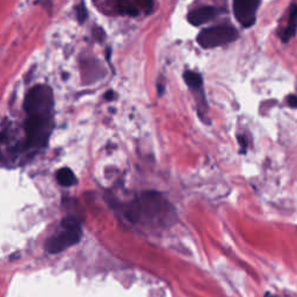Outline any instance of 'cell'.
<instances>
[{"mask_svg": "<svg viewBox=\"0 0 297 297\" xmlns=\"http://www.w3.org/2000/svg\"><path fill=\"white\" fill-rule=\"evenodd\" d=\"M25 110L28 116L52 118L54 94L47 85H36L29 89L25 100Z\"/></svg>", "mask_w": 297, "mask_h": 297, "instance_id": "obj_1", "label": "cell"}, {"mask_svg": "<svg viewBox=\"0 0 297 297\" xmlns=\"http://www.w3.org/2000/svg\"><path fill=\"white\" fill-rule=\"evenodd\" d=\"M236 29L230 25H219L204 29L197 36V42L206 49L225 46L237 40Z\"/></svg>", "mask_w": 297, "mask_h": 297, "instance_id": "obj_2", "label": "cell"}, {"mask_svg": "<svg viewBox=\"0 0 297 297\" xmlns=\"http://www.w3.org/2000/svg\"><path fill=\"white\" fill-rule=\"evenodd\" d=\"M52 128V118L28 116L26 121L27 145L31 148H40L47 144Z\"/></svg>", "mask_w": 297, "mask_h": 297, "instance_id": "obj_3", "label": "cell"}, {"mask_svg": "<svg viewBox=\"0 0 297 297\" xmlns=\"http://www.w3.org/2000/svg\"><path fill=\"white\" fill-rule=\"evenodd\" d=\"M82 235L81 229L72 230V229H63V231L58 232L57 235L50 237L46 243V249L49 253L55 254L59 253L67 247L76 245L80 240Z\"/></svg>", "mask_w": 297, "mask_h": 297, "instance_id": "obj_4", "label": "cell"}, {"mask_svg": "<svg viewBox=\"0 0 297 297\" xmlns=\"http://www.w3.org/2000/svg\"><path fill=\"white\" fill-rule=\"evenodd\" d=\"M260 0H234V12L243 27L249 28L255 24Z\"/></svg>", "mask_w": 297, "mask_h": 297, "instance_id": "obj_5", "label": "cell"}, {"mask_svg": "<svg viewBox=\"0 0 297 297\" xmlns=\"http://www.w3.org/2000/svg\"><path fill=\"white\" fill-rule=\"evenodd\" d=\"M217 16V9L212 6H204L194 10L188 14V21L194 26H201Z\"/></svg>", "mask_w": 297, "mask_h": 297, "instance_id": "obj_6", "label": "cell"}, {"mask_svg": "<svg viewBox=\"0 0 297 297\" xmlns=\"http://www.w3.org/2000/svg\"><path fill=\"white\" fill-rule=\"evenodd\" d=\"M297 32V5H294L291 7L290 13H289V19L287 27H285L283 34H282V41L283 42H288L289 40H291L295 36Z\"/></svg>", "mask_w": 297, "mask_h": 297, "instance_id": "obj_7", "label": "cell"}, {"mask_svg": "<svg viewBox=\"0 0 297 297\" xmlns=\"http://www.w3.org/2000/svg\"><path fill=\"white\" fill-rule=\"evenodd\" d=\"M183 79H185L188 87L193 89L194 92H196L197 94L204 93V91H202V88H204V79H202L201 74L194 72V71H186L185 74H183Z\"/></svg>", "mask_w": 297, "mask_h": 297, "instance_id": "obj_8", "label": "cell"}, {"mask_svg": "<svg viewBox=\"0 0 297 297\" xmlns=\"http://www.w3.org/2000/svg\"><path fill=\"white\" fill-rule=\"evenodd\" d=\"M56 178H57V181L59 182V185L65 186V187L73 186L74 183L77 182V178L76 175H74V173L67 167L58 170L57 174H56Z\"/></svg>", "mask_w": 297, "mask_h": 297, "instance_id": "obj_9", "label": "cell"}, {"mask_svg": "<svg viewBox=\"0 0 297 297\" xmlns=\"http://www.w3.org/2000/svg\"><path fill=\"white\" fill-rule=\"evenodd\" d=\"M118 9L122 14L131 17L138 16L141 11L135 0H118Z\"/></svg>", "mask_w": 297, "mask_h": 297, "instance_id": "obj_10", "label": "cell"}, {"mask_svg": "<svg viewBox=\"0 0 297 297\" xmlns=\"http://www.w3.org/2000/svg\"><path fill=\"white\" fill-rule=\"evenodd\" d=\"M135 3L137 4L138 9L143 10L146 13H150L152 11V7H153L152 0H135Z\"/></svg>", "mask_w": 297, "mask_h": 297, "instance_id": "obj_11", "label": "cell"}, {"mask_svg": "<svg viewBox=\"0 0 297 297\" xmlns=\"http://www.w3.org/2000/svg\"><path fill=\"white\" fill-rule=\"evenodd\" d=\"M77 18L79 22H84L86 20V18H87V10H86L84 4H80V5L77 7Z\"/></svg>", "mask_w": 297, "mask_h": 297, "instance_id": "obj_12", "label": "cell"}, {"mask_svg": "<svg viewBox=\"0 0 297 297\" xmlns=\"http://www.w3.org/2000/svg\"><path fill=\"white\" fill-rule=\"evenodd\" d=\"M288 105L292 108H297V96L296 95H289L288 96Z\"/></svg>", "mask_w": 297, "mask_h": 297, "instance_id": "obj_13", "label": "cell"}, {"mask_svg": "<svg viewBox=\"0 0 297 297\" xmlns=\"http://www.w3.org/2000/svg\"><path fill=\"white\" fill-rule=\"evenodd\" d=\"M113 97H114V92H112V91L107 92V94H106V99H107V100H112Z\"/></svg>", "mask_w": 297, "mask_h": 297, "instance_id": "obj_14", "label": "cell"}]
</instances>
